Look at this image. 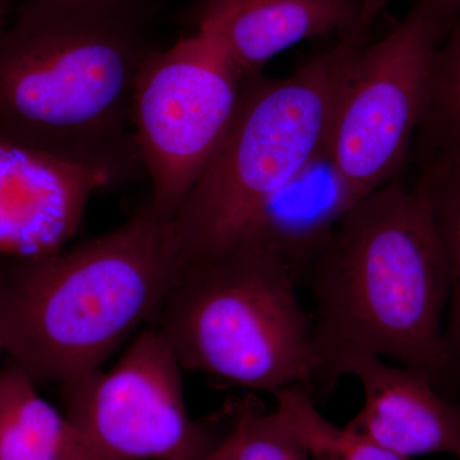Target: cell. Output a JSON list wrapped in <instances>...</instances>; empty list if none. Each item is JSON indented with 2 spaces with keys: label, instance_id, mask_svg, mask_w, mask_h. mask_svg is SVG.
I'll use <instances>...</instances> for the list:
<instances>
[{
  "label": "cell",
  "instance_id": "6da1fadb",
  "mask_svg": "<svg viewBox=\"0 0 460 460\" xmlns=\"http://www.w3.org/2000/svg\"><path fill=\"white\" fill-rule=\"evenodd\" d=\"M156 50L144 0H21L0 29V140L122 180L141 166L133 95Z\"/></svg>",
  "mask_w": 460,
  "mask_h": 460
},
{
  "label": "cell",
  "instance_id": "7a4b0ae2",
  "mask_svg": "<svg viewBox=\"0 0 460 460\" xmlns=\"http://www.w3.org/2000/svg\"><path fill=\"white\" fill-rule=\"evenodd\" d=\"M326 393L359 357L392 358L450 398L460 363L445 343L450 281L428 202L393 180L359 199L305 270Z\"/></svg>",
  "mask_w": 460,
  "mask_h": 460
},
{
  "label": "cell",
  "instance_id": "3957f363",
  "mask_svg": "<svg viewBox=\"0 0 460 460\" xmlns=\"http://www.w3.org/2000/svg\"><path fill=\"white\" fill-rule=\"evenodd\" d=\"M181 271L174 219L150 205L117 228L30 259L0 257V338L36 384L99 370L155 319Z\"/></svg>",
  "mask_w": 460,
  "mask_h": 460
},
{
  "label": "cell",
  "instance_id": "277c9868",
  "mask_svg": "<svg viewBox=\"0 0 460 460\" xmlns=\"http://www.w3.org/2000/svg\"><path fill=\"white\" fill-rule=\"evenodd\" d=\"M366 27L289 77H247L226 137L175 214L181 269L226 252L260 205L325 150Z\"/></svg>",
  "mask_w": 460,
  "mask_h": 460
},
{
  "label": "cell",
  "instance_id": "5b68a950",
  "mask_svg": "<svg viewBox=\"0 0 460 460\" xmlns=\"http://www.w3.org/2000/svg\"><path fill=\"white\" fill-rule=\"evenodd\" d=\"M279 257L237 246L181 269L155 328L183 370L255 392L325 394L313 319Z\"/></svg>",
  "mask_w": 460,
  "mask_h": 460
},
{
  "label": "cell",
  "instance_id": "8992f818",
  "mask_svg": "<svg viewBox=\"0 0 460 460\" xmlns=\"http://www.w3.org/2000/svg\"><path fill=\"white\" fill-rule=\"evenodd\" d=\"M246 80L202 27L147 60L133 95L132 129L156 213L174 219L226 137Z\"/></svg>",
  "mask_w": 460,
  "mask_h": 460
},
{
  "label": "cell",
  "instance_id": "52a82bcc",
  "mask_svg": "<svg viewBox=\"0 0 460 460\" xmlns=\"http://www.w3.org/2000/svg\"><path fill=\"white\" fill-rule=\"evenodd\" d=\"M447 32L417 0L404 20L354 59L328 150L350 189L363 199L404 164L425 109L432 62Z\"/></svg>",
  "mask_w": 460,
  "mask_h": 460
},
{
  "label": "cell",
  "instance_id": "ba28073f",
  "mask_svg": "<svg viewBox=\"0 0 460 460\" xmlns=\"http://www.w3.org/2000/svg\"><path fill=\"white\" fill-rule=\"evenodd\" d=\"M181 370L145 329L113 367L60 386L65 414L105 460H201L220 440L190 419Z\"/></svg>",
  "mask_w": 460,
  "mask_h": 460
},
{
  "label": "cell",
  "instance_id": "9c48e42d",
  "mask_svg": "<svg viewBox=\"0 0 460 460\" xmlns=\"http://www.w3.org/2000/svg\"><path fill=\"white\" fill-rule=\"evenodd\" d=\"M111 183L87 166L0 140V257L63 250L80 229L91 198Z\"/></svg>",
  "mask_w": 460,
  "mask_h": 460
},
{
  "label": "cell",
  "instance_id": "30bf717a",
  "mask_svg": "<svg viewBox=\"0 0 460 460\" xmlns=\"http://www.w3.org/2000/svg\"><path fill=\"white\" fill-rule=\"evenodd\" d=\"M344 375L358 378L365 395L348 428L404 459L449 454L460 460V402L450 401L419 372L378 357L352 359Z\"/></svg>",
  "mask_w": 460,
  "mask_h": 460
},
{
  "label": "cell",
  "instance_id": "8fae6325",
  "mask_svg": "<svg viewBox=\"0 0 460 460\" xmlns=\"http://www.w3.org/2000/svg\"><path fill=\"white\" fill-rule=\"evenodd\" d=\"M359 199L325 148L260 205L229 250L244 244L269 251L299 283Z\"/></svg>",
  "mask_w": 460,
  "mask_h": 460
},
{
  "label": "cell",
  "instance_id": "7c38bea8",
  "mask_svg": "<svg viewBox=\"0 0 460 460\" xmlns=\"http://www.w3.org/2000/svg\"><path fill=\"white\" fill-rule=\"evenodd\" d=\"M195 29L217 36L247 77L298 42L354 29L362 4L354 0H196L189 9Z\"/></svg>",
  "mask_w": 460,
  "mask_h": 460
},
{
  "label": "cell",
  "instance_id": "4fadbf2b",
  "mask_svg": "<svg viewBox=\"0 0 460 460\" xmlns=\"http://www.w3.org/2000/svg\"><path fill=\"white\" fill-rule=\"evenodd\" d=\"M9 359L0 367V460H105Z\"/></svg>",
  "mask_w": 460,
  "mask_h": 460
},
{
  "label": "cell",
  "instance_id": "5bb4252c",
  "mask_svg": "<svg viewBox=\"0 0 460 460\" xmlns=\"http://www.w3.org/2000/svg\"><path fill=\"white\" fill-rule=\"evenodd\" d=\"M420 157L416 186L428 202L449 271L445 343L460 363V155L436 154Z\"/></svg>",
  "mask_w": 460,
  "mask_h": 460
},
{
  "label": "cell",
  "instance_id": "9a60e30c",
  "mask_svg": "<svg viewBox=\"0 0 460 460\" xmlns=\"http://www.w3.org/2000/svg\"><path fill=\"white\" fill-rule=\"evenodd\" d=\"M274 395L278 413L313 460H408L387 452L348 426L338 428L330 422L304 387L289 386Z\"/></svg>",
  "mask_w": 460,
  "mask_h": 460
},
{
  "label": "cell",
  "instance_id": "2e32d148",
  "mask_svg": "<svg viewBox=\"0 0 460 460\" xmlns=\"http://www.w3.org/2000/svg\"><path fill=\"white\" fill-rule=\"evenodd\" d=\"M436 50L417 131L420 156L460 155V22Z\"/></svg>",
  "mask_w": 460,
  "mask_h": 460
},
{
  "label": "cell",
  "instance_id": "e0dca14e",
  "mask_svg": "<svg viewBox=\"0 0 460 460\" xmlns=\"http://www.w3.org/2000/svg\"><path fill=\"white\" fill-rule=\"evenodd\" d=\"M234 460H313L277 411H266L255 399L235 411Z\"/></svg>",
  "mask_w": 460,
  "mask_h": 460
},
{
  "label": "cell",
  "instance_id": "ac0fdd59",
  "mask_svg": "<svg viewBox=\"0 0 460 460\" xmlns=\"http://www.w3.org/2000/svg\"><path fill=\"white\" fill-rule=\"evenodd\" d=\"M438 21L445 32L460 22V0H420Z\"/></svg>",
  "mask_w": 460,
  "mask_h": 460
},
{
  "label": "cell",
  "instance_id": "d6986e66",
  "mask_svg": "<svg viewBox=\"0 0 460 460\" xmlns=\"http://www.w3.org/2000/svg\"><path fill=\"white\" fill-rule=\"evenodd\" d=\"M235 435L233 429L201 460H234Z\"/></svg>",
  "mask_w": 460,
  "mask_h": 460
},
{
  "label": "cell",
  "instance_id": "ffe728a7",
  "mask_svg": "<svg viewBox=\"0 0 460 460\" xmlns=\"http://www.w3.org/2000/svg\"><path fill=\"white\" fill-rule=\"evenodd\" d=\"M380 0H363L362 2V20L370 22L371 17L377 11Z\"/></svg>",
  "mask_w": 460,
  "mask_h": 460
},
{
  "label": "cell",
  "instance_id": "44dd1931",
  "mask_svg": "<svg viewBox=\"0 0 460 460\" xmlns=\"http://www.w3.org/2000/svg\"><path fill=\"white\" fill-rule=\"evenodd\" d=\"M3 2H13V0H0V3ZM84 2H117V0H84Z\"/></svg>",
  "mask_w": 460,
  "mask_h": 460
},
{
  "label": "cell",
  "instance_id": "7402d4cb",
  "mask_svg": "<svg viewBox=\"0 0 460 460\" xmlns=\"http://www.w3.org/2000/svg\"><path fill=\"white\" fill-rule=\"evenodd\" d=\"M4 26L3 25V11H2V5H0V29Z\"/></svg>",
  "mask_w": 460,
  "mask_h": 460
},
{
  "label": "cell",
  "instance_id": "603a6c76",
  "mask_svg": "<svg viewBox=\"0 0 460 460\" xmlns=\"http://www.w3.org/2000/svg\"><path fill=\"white\" fill-rule=\"evenodd\" d=\"M4 353V347H3L2 338H0V356Z\"/></svg>",
  "mask_w": 460,
  "mask_h": 460
}]
</instances>
